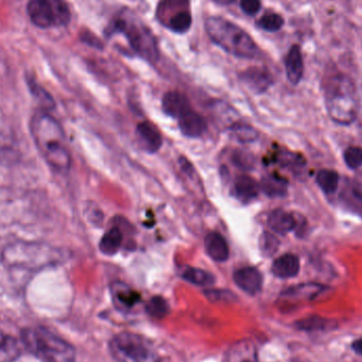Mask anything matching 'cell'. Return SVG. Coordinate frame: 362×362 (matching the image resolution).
<instances>
[{
	"instance_id": "6da1fadb",
	"label": "cell",
	"mask_w": 362,
	"mask_h": 362,
	"mask_svg": "<svg viewBox=\"0 0 362 362\" xmlns=\"http://www.w3.org/2000/svg\"><path fill=\"white\" fill-rule=\"evenodd\" d=\"M32 137L44 161L58 173H67L72 156L65 143V133L58 121L46 109L36 110L30 122Z\"/></svg>"
},
{
	"instance_id": "7a4b0ae2",
	"label": "cell",
	"mask_w": 362,
	"mask_h": 362,
	"mask_svg": "<svg viewBox=\"0 0 362 362\" xmlns=\"http://www.w3.org/2000/svg\"><path fill=\"white\" fill-rule=\"evenodd\" d=\"M325 107L334 122L349 125L359 110L357 90L351 78L338 72L331 74L324 83Z\"/></svg>"
},
{
	"instance_id": "3957f363",
	"label": "cell",
	"mask_w": 362,
	"mask_h": 362,
	"mask_svg": "<svg viewBox=\"0 0 362 362\" xmlns=\"http://www.w3.org/2000/svg\"><path fill=\"white\" fill-rule=\"evenodd\" d=\"M206 31L210 40L224 51L240 58H258V44L244 29L226 18L212 16L206 20Z\"/></svg>"
},
{
	"instance_id": "277c9868",
	"label": "cell",
	"mask_w": 362,
	"mask_h": 362,
	"mask_svg": "<svg viewBox=\"0 0 362 362\" xmlns=\"http://www.w3.org/2000/svg\"><path fill=\"white\" fill-rule=\"evenodd\" d=\"M22 343L42 362H76V349L70 343L42 327L22 331Z\"/></svg>"
},
{
	"instance_id": "5b68a950",
	"label": "cell",
	"mask_w": 362,
	"mask_h": 362,
	"mask_svg": "<svg viewBox=\"0 0 362 362\" xmlns=\"http://www.w3.org/2000/svg\"><path fill=\"white\" fill-rule=\"evenodd\" d=\"M111 33L121 32L129 40L131 49L149 62H156L159 58L157 40L153 32L140 19L124 13L115 20L111 26Z\"/></svg>"
},
{
	"instance_id": "8992f818",
	"label": "cell",
	"mask_w": 362,
	"mask_h": 362,
	"mask_svg": "<svg viewBox=\"0 0 362 362\" xmlns=\"http://www.w3.org/2000/svg\"><path fill=\"white\" fill-rule=\"evenodd\" d=\"M51 252L50 248L42 244H13L6 249L3 261L12 270L35 272L58 263V256Z\"/></svg>"
},
{
	"instance_id": "52a82bcc",
	"label": "cell",
	"mask_w": 362,
	"mask_h": 362,
	"mask_svg": "<svg viewBox=\"0 0 362 362\" xmlns=\"http://www.w3.org/2000/svg\"><path fill=\"white\" fill-rule=\"evenodd\" d=\"M110 349L121 362H159L149 341L137 334H118L113 338Z\"/></svg>"
},
{
	"instance_id": "ba28073f",
	"label": "cell",
	"mask_w": 362,
	"mask_h": 362,
	"mask_svg": "<svg viewBox=\"0 0 362 362\" xmlns=\"http://www.w3.org/2000/svg\"><path fill=\"white\" fill-rule=\"evenodd\" d=\"M27 12L34 25L42 29L67 26L72 18L65 0H30Z\"/></svg>"
},
{
	"instance_id": "9c48e42d",
	"label": "cell",
	"mask_w": 362,
	"mask_h": 362,
	"mask_svg": "<svg viewBox=\"0 0 362 362\" xmlns=\"http://www.w3.org/2000/svg\"><path fill=\"white\" fill-rule=\"evenodd\" d=\"M339 201L352 213L362 217V185L356 180L345 179L339 192Z\"/></svg>"
},
{
	"instance_id": "30bf717a",
	"label": "cell",
	"mask_w": 362,
	"mask_h": 362,
	"mask_svg": "<svg viewBox=\"0 0 362 362\" xmlns=\"http://www.w3.org/2000/svg\"><path fill=\"white\" fill-rule=\"evenodd\" d=\"M233 280L242 290L249 295H256L262 289V274L254 267H244L238 269L234 272Z\"/></svg>"
},
{
	"instance_id": "8fae6325",
	"label": "cell",
	"mask_w": 362,
	"mask_h": 362,
	"mask_svg": "<svg viewBox=\"0 0 362 362\" xmlns=\"http://www.w3.org/2000/svg\"><path fill=\"white\" fill-rule=\"evenodd\" d=\"M177 121L180 131L188 138H199L207 131L208 125L205 118L193 109H190Z\"/></svg>"
},
{
	"instance_id": "7c38bea8",
	"label": "cell",
	"mask_w": 362,
	"mask_h": 362,
	"mask_svg": "<svg viewBox=\"0 0 362 362\" xmlns=\"http://www.w3.org/2000/svg\"><path fill=\"white\" fill-rule=\"evenodd\" d=\"M242 82L256 94H263L274 83V79L268 70L260 67H252L240 76Z\"/></svg>"
},
{
	"instance_id": "4fadbf2b",
	"label": "cell",
	"mask_w": 362,
	"mask_h": 362,
	"mask_svg": "<svg viewBox=\"0 0 362 362\" xmlns=\"http://www.w3.org/2000/svg\"><path fill=\"white\" fill-rule=\"evenodd\" d=\"M224 362H258L256 345L249 339L233 343L226 353Z\"/></svg>"
},
{
	"instance_id": "5bb4252c",
	"label": "cell",
	"mask_w": 362,
	"mask_h": 362,
	"mask_svg": "<svg viewBox=\"0 0 362 362\" xmlns=\"http://www.w3.org/2000/svg\"><path fill=\"white\" fill-rule=\"evenodd\" d=\"M285 69L289 82L293 85H298L304 74V62H303L302 51L300 46L293 44L289 49L285 58Z\"/></svg>"
},
{
	"instance_id": "9a60e30c",
	"label": "cell",
	"mask_w": 362,
	"mask_h": 362,
	"mask_svg": "<svg viewBox=\"0 0 362 362\" xmlns=\"http://www.w3.org/2000/svg\"><path fill=\"white\" fill-rule=\"evenodd\" d=\"M163 109L165 114L174 119H179L192 109L189 99L178 92H169L163 96Z\"/></svg>"
},
{
	"instance_id": "2e32d148",
	"label": "cell",
	"mask_w": 362,
	"mask_h": 362,
	"mask_svg": "<svg viewBox=\"0 0 362 362\" xmlns=\"http://www.w3.org/2000/svg\"><path fill=\"white\" fill-rule=\"evenodd\" d=\"M137 135H138L141 147H143V149H145V151L149 153H156L163 145L161 131H158L157 127L151 122L145 121V122L139 123L137 126Z\"/></svg>"
},
{
	"instance_id": "e0dca14e",
	"label": "cell",
	"mask_w": 362,
	"mask_h": 362,
	"mask_svg": "<svg viewBox=\"0 0 362 362\" xmlns=\"http://www.w3.org/2000/svg\"><path fill=\"white\" fill-rule=\"evenodd\" d=\"M300 267V260L296 254H285L274 260L271 271L277 278L291 279L298 276Z\"/></svg>"
},
{
	"instance_id": "ac0fdd59",
	"label": "cell",
	"mask_w": 362,
	"mask_h": 362,
	"mask_svg": "<svg viewBox=\"0 0 362 362\" xmlns=\"http://www.w3.org/2000/svg\"><path fill=\"white\" fill-rule=\"evenodd\" d=\"M205 248L208 256L215 262H226L229 258L228 242L217 232H212L206 236Z\"/></svg>"
},
{
	"instance_id": "d6986e66",
	"label": "cell",
	"mask_w": 362,
	"mask_h": 362,
	"mask_svg": "<svg viewBox=\"0 0 362 362\" xmlns=\"http://www.w3.org/2000/svg\"><path fill=\"white\" fill-rule=\"evenodd\" d=\"M260 187L254 178L248 175L236 177L233 185V195L244 204L252 201L258 197Z\"/></svg>"
},
{
	"instance_id": "ffe728a7",
	"label": "cell",
	"mask_w": 362,
	"mask_h": 362,
	"mask_svg": "<svg viewBox=\"0 0 362 362\" xmlns=\"http://www.w3.org/2000/svg\"><path fill=\"white\" fill-rule=\"evenodd\" d=\"M325 289L327 287L318 283H306L287 289L282 293V296L295 300L311 301L318 298L321 293H324Z\"/></svg>"
},
{
	"instance_id": "44dd1931",
	"label": "cell",
	"mask_w": 362,
	"mask_h": 362,
	"mask_svg": "<svg viewBox=\"0 0 362 362\" xmlns=\"http://www.w3.org/2000/svg\"><path fill=\"white\" fill-rule=\"evenodd\" d=\"M268 226L276 233L287 234L297 227V220L289 212L276 209L269 214Z\"/></svg>"
},
{
	"instance_id": "7402d4cb",
	"label": "cell",
	"mask_w": 362,
	"mask_h": 362,
	"mask_svg": "<svg viewBox=\"0 0 362 362\" xmlns=\"http://www.w3.org/2000/svg\"><path fill=\"white\" fill-rule=\"evenodd\" d=\"M22 355L19 341L0 329V362H14Z\"/></svg>"
},
{
	"instance_id": "603a6c76",
	"label": "cell",
	"mask_w": 362,
	"mask_h": 362,
	"mask_svg": "<svg viewBox=\"0 0 362 362\" xmlns=\"http://www.w3.org/2000/svg\"><path fill=\"white\" fill-rule=\"evenodd\" d=\"M260 187L269 197H283L287 194L288 183L285 178L274 174L263 178Z\"/></svg>"
},
{
	"instance_id": "cb8c5ba5",
	"label": "cell",
	"mask_w": 362,
	"mask_h": 362,
	"mask_svg": "<svg viewBox=\"0 0 362 362\" xmlns=\"http://www.w3.org/2000/svg\"><path fill=\"white\" fill-rule=\"evenodd\" d=\"M115 301L123 309H131L140 301V295L123 283H116L113 286Z\"/></svg>"
},
{
	"instance_id": "d4e9b609",
	"label": "cell",
	"mask_w": 362,
	"mask_h": 362,
	"mask_svg": "<svg viewBox=\"0 0 362 362\" xmlns=\"http://www.w3.org/2000/svg\"><path fill=\"white\" fill-rule=\"evenodd\" d=\"M163 24L176 33H186L191 28V13L187 8H183V9H180L179 11L174 12L169 17L165 18V22Z\"/></svg>"
},
{
	"instance_id": "484cf974",
	"label": "cell",
	"mask_w": 362,
	"mask_h": 362,
	"mask_svg": "<svg viewBox=\"0 0 362 362\" xmlns=\"http://www.w3.org/2000/svg\"><path fill=\"white\" fill-rule=\"evenodd\" d=\"M123 234L119 228H111L101 238L99 248L105 256H115L122 245Z\"/></svg>"
},
{
	"instance_id": "4316f807",
	"label": "cell",
	"mask_w": 362,
	"mask_h": 362,
	"mask_svg": "<svg viewBox=\"0 0 362 362\" xmlns=\"http://www.w3.org/2000/svg\"><path fill=\"white\" fill-rule=\"evenodd\" d=\"M315 181L318 183L320 189L324 192L325 194H334L337 192L339 185H340V177L337 172L333 170H321L317 177Z\"/></svg>"
},
{
	"instance_id": "83f0119b",
	"label": "cell",
	"mask_w": 362,
	"mask_h": 362,
	"mask_svg": "<svg viewBox=\"0 0 362 362\" xmlns=\"http://www.w3.org/2000/svg\"><path fill=\"white\" fill-rule=\"evenodd\" d=\"M183 279L197 286H210L215 282L213 274H210L208 271L202 270V269L194 268V267H189L183 271Z\"/></svg>"
},
{
	"instance_id": "f1b7e54d",
	"label": "cell",
	"mask_w": 362,
	"mask_h": 362,
	"mask_svg": "<svg viewBox=\"0 0 362 362\" xmlns=\"http://www.w3.org/2000/svg\"><path fill=\"white\" fill-rule=\"evenodd\" d=\"M297 327L301 331H327L336 327V323L329 319L322 318L319 315H313L309 318L303 319L297 323Z\"/></svg>"
},
{
	"instance_id": "f546056e",
	"label": "cell",
	"mask_w": 362,
	"mask_h": 362,
	"mask_svg": "<svg viewBox=\"0 0 362 362\" xmlns=\"http://www.w3.org/2000/svg\"><path fill=\"white\" fill-rule=\"evenodd\" d=\"M230 133L240 143L254 142L258 137V133L256 129L248 124H242V123H236L232 125L230 127Z\"/></svg>"
},
{
	"instance_id": "4dcf8cb0",
	"label": "cell",
	"mask_w": 362,
	"mask_h": 362,
	"mask_svg": "<svg viewBox=\"0 0 362 362\" xmlns=\"http://www.w3.org/2000/svg\"><path fill=\"white\" fill-rule=\"evenodd\" d=\"M258 26L265 31L274 33L280 31L284 26V18L277 13H267L258 19Z\"/></svg>"
},
{
	"instance_id": "1f68e13d",
	"label": "cell",
	"mask_w": 362,
	"mask_h": 362,
	"mask_svg": "<svg viewBox=\"0 0 362 362\" xmlns=\"http://www.w3.org/2000/svg\"><path fill=\"white\" fill-rule=\"evenodd\" d=\"M258 246H260L261 252L265 256H268L269 258V256H272L278 252L280 242H279L277 236H274V234L265 231L261 236Z\"/></svg>"
},
{
	"instance_id": "d6a6232c",
	"label": "cell",
	"mask_w": 362,
	"mask_h": 362,
	"mask_svg": "<svg viewBox=\"0 0 362 362\" xmlns=\"http://www.w3.org/2000/svg\"><path fill=\"white\" fill-rule=\"evenodd\" d=\"M170 306L163 297H153L147 305V311L153 318L163 319L169 313Z\"/></svg>"
},
{
	"instance_id": "836d02e7",
	"label": "cell",
	"mask_w": 362,
	"mask_h": 362,
	"mask_svg": "<svg viewBox=\"0 0 362 362\" xmlns=\"http://www.w3.org/2000/svg\"><path fill=\"white\" fill-rule=\"evenodd\" d=\"M232 161H233L234 165L240 167V169L245 170V171L254 169V157L252 154L248 153V151L238 149L232 155Z\"/></svg>"
},
{
	"instance_id": "e575fe53",
	"label": "cell",
	"mask_w": 362,
	"mask_h": 362,
	"mask_svg": "<svg viewBox=\"0 0 362 362\" xmlns=\"http://www.w3.org/2000/svg\"><path fill=\"white\" fill-rule=\"evenodd\" d=\"M345 165L352 170H357L362 167V149L358 147H351L345 149L343 155Z\"/></svg>"
},
{
	"instance_id": "d590c367",
	"label": "cell",
	"mask_w": 362,
	"mask_h": 362,
	"mask_svg": "<svg viewBox=\"0 0 362 362\" xmlns=\"http://www.w3.org/2000/svg\"><path fill=\"white\" fill-rule=\"evenodd\" d=\"M262 8L261 0H240V9L249 16H254Z\"/></svg>"
},
{
	"instance_id": "8d00e7d4",
	"label": "cell",
	"mask_w": 362,
	"mask_h": 362,
	"mask_svg": "<svg viewBox=\"0 0 362 362\" xmlns=\"http://www.w3.org/2000/svg\"><path fill=\"white\" fill-rule=\"evenodd\" d=\"M281 163L282 165L288 167H297L303 165V159L300 156L293 155V154L286 153L281 155Z\"/></svg>"
},
{
	"instance_id": "74e56055",
	"label": "cell",
	"mask_w": 362,
	"mask_h": 362,
	"mask_svg": "<svg viewBox=\"0 0 362 362\" xmlns=\"http://www.w3.org/2000/svg\"><path fill=\"white\" fill-rule=\"evenodd\" d=\"M352 349H353V351L355 352L356 354L362 356V338L361 339L354 341L353 345H352Z\"/></svg>"
},
{
	"instance_id": "f35d334b",
	"label": "cell",
	"mask_w": 362,
	"mask_h": 362,
	"mask_svg": "<svg viewBox=\"0 0 362 362\" xmlns=\"http://www.w3.org/2000/svg\"><path fill=\"white\" fill-rule=\"evenodd\" d=\"M215 3H220V5H230L233 3L234 0H213Z\"/></svg>"
}]
</instances>
